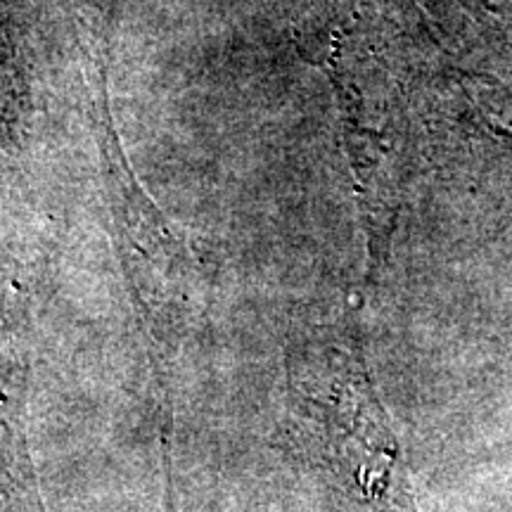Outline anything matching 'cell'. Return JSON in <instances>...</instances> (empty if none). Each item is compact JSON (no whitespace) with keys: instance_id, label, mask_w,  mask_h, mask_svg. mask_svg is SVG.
Masks as SVG:
<instances>
[{"instance_id":"obj_1","label":"cell","mask_w":512,"mask_h":512,"mask_svg":"<svg viewBox=\"0 0 512 512\" xmlns=\"http://www.w3.org/2000/svg\"><path fill=\"white\" fill-rule=\"evenodd\" d=\"M287 434L339 512H415L399 439L351 332L313 325L292 339Z\"/></svg>"}]
</instances>
